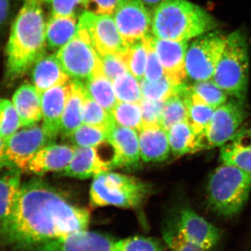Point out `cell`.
<instances>
[{
	"label": "cell",
	"mask_w": 251,
	"mask_h": 251,
	"mask_svg": "<svg viewBox=\"0 0 251 251\" xmlns=\"http://www.w3.org/2000/svg\"><path fill=\"white\" fill-rule=\"evenodd\" d=\"M251 190V174L237 167L222 163L208 181V206L216 215L233 217L245 206Z\"/></svg>",
	"instance_id": "277c9868"
},
{
	"label": "cell",
	"mask_w": 251,
	"mask_h": 251,
	"mask_svg": "<svg viewBox=\"0 0 251 251\" xmlns=\"http://www.w3.org/2000/svg\"><path fill=\"white\" fill-rule=\"evenodd\" d=\"M182 91L175 94L165 102L161 125L167 131L176 124L187 120V106Z\"/></svg>",
	"instance_id": "d590c367"
},
{
	"label": "cell",
	"mask_w": 251,
	"mask_h": 251,
	"mask_svg": "<svg viewBox=\"0 0 251 251\" xmlns=\"http://www.w3.org/2000/svg\"></svg>",
	"instance_id": "f907efd6"
},
{
	"label": "cell",
	"mask_w": 251,
	"mask_h": 251,
	"mask_svg": "<svg viewBox=\"0 0 251 251\" xmlns=\"http://www.w3.org/2000/svg\"><path fill=\"white\" fill-rule=\"evenodd\" d=\"M88 209L72 204L41 180L22 184L9 219L0 227V239L15 249H31L65 234L87 229Z\"/></svg>",
	"instance_id": "6da1fadb"
},
{
	"label": "cell",
	"mask_w": 251,
	"mask_h": 251,
	"mask_svg": "<svg viewBox=\"0 0 251 251\" xmlns=\"http://www.w3.org/2000/svg\"><path fill=\"white\" fill-rule=\"evenodd\" d=\"M122 0H86L85 11L96 15L114 14Z\"/></svg>",
	"instance_id": "f6af8a7d"
},
{
	"label": "cell",
	"mask_w": 251,
	"mask_h": 251,
	"mask_svg": "<svg viewBox=\"0 0 251 251\" xmlns=\"http://www.w3.org/2000/svg\"><path fill=\"white\" fill-rule=\"evenodd\" d=\"M245 104L232 99L214 110L201 138L204 150L222 147L232 138L247 117Z\"/></svg>",
	"instance_id": "30bf717a"
},
{
	"label": "cell",
	"mask_w": 251,
	"mask_h": 251,
	"mask_svg": "<svg viewBox=\"0 0 251 251\" xmlns=\"http://www.w3.org/2000/svg\"><path fill=\"white\" fill-rule=\"evenodd\" d=\"M21 173L18 169H8L0 175V227L12 212L21 185Z\"/></svg>",
	"instance_id": "4316f807"
},
{
	"label": "cell",
	"mask_w": 251,
	"mask_h": 251,
	"mask_svg": "<svg viewBox=\"0 0 251 251\" xmlns=\"http://www.w3.org/2000/svg\"><path fill=\"white\" fill-rule=\"evenodd\" d=\"M55 138L48 133L42 125L23 127L5 140V156L7 169L27 172L29 162L39 150Z\"/></svg>",
	"instance_id": "9c48e42d"
},
{
	"label": "cell",
	"mask_w": 251,
	"mask_h": 251,
	"mask_svg": "<svg viewBox=\"0 0 251 251\" xmlns=\"http://www.w3.org/2000/svg\"><path fill=\"white\" fill-rule=\"evenodd\" d=\"M112 85L118 101L140 103L143 100L140 81L129 72L117 77Z\"/></svg>",
	"instance_id": "d6a6232c"
},
{
	"label": "cell",
	"mask_w": 251,
	"mask_h": 251,
	"mask_svg": "<svg viewBox=\"0 0 251 251\" xmlns=\"http://www.w3.org/2000/svg\"><path fill=\"white\" fill-rule=\"evenodd\" d=\"M173 229L188 242L205 250L214 251L221 242L219 229L188 207L180 211Z\"/></svg>",
	"instance_id": "4fadbf2b"
},
{
	"label": "cell",
	"mask_w": 251,
	"mask_h": 251,
	"mask_svg": "<svg viewBox=\"0 0 251 251\" xmlns=\"http://www.w3.org/2000/svg\"><path fill=\"white\" fill-rule=\"evenodd\" d=\"M192 93L203 102L216 108L227 100V94L214 83L212 80L198 81L188 86Z\"/></svg>",
	"instance_id": "8d00e7d4"
},
{
	"label": "cell",
	"mask_w": 251,
	"mask_h": 251,
	"mask_svg": "<svg viewBox=\"0 0 251 251\" xmlns=\"http://www.w3.org/2000/svg\"><path fill=\"white\" fill-rule=\"evenodd\" d=\"M211 80L227 96L246 103L249 80V47L245 34H229Z\"/></svg>",
	"instance_id": "5b68a950"
},
{
	"label": "cell",
	"mask_w": 251,
	"mask_h": 251,
	"mask_svg": "<svg viewBox=\"0 0 251 251\" xmlns=\"http://www.w3.org/2000/svg\"><path fill=\"white\" fill-rule=\"evenodd\" d=\"M75 149L73 145L50 144L34 155L27 172L41 175L49 172L63 171L72 161Z\"/></svg>",
	"instance_id": "d6986e66"
},
{
	"label": "cell",
	"mask_w": 251,
	"mask_h": 251,
	"mask_svg": "<svg viewBox=\"0 0 251 251\" xmlns=\"http://www.w3.org/2000/svg\"><path fill=\"white\" fill-rule=\"evenodd\" d=\"M11 101L18 112L22 128L39 125L42 120L41 94L34 85L25 82L20 86Z\"/></svg>",
	"instance_id": "44dd1931"
},
{
	"label": "cell",
	"mask_w": 251,
	"mask_h": 251,
	"mask_svg": "<svg viewBox=\"0 0 251 251\" xmlns=\"http://www.w3.org/2000/svg\"><path fill=\"white\" fill-rule=\"evenodd\" d=\"M108 142L113 150L112 168H135L141 158L138 131L115 125L108 133Z\"/></svg>",
	"instance_id": "2e32d148"
},
{
	"label": "cell",
	"mask_w": 251,
	"mask_h": 251,
	"mask_svg": "<svg viewBox=\"0 0 251 251\" xmlns=\"http://www.w3.org/2000/svg\"><path fill=\"white\" fill-rule=\"evenodd\" d=\"M182 94L187 106L188 123L195 133L202 138L216 108L201 100L190 91L188 86H184Z\"/></svg>",
	"instance_id": "83f0119b"
},
{
	"label": "cell",
	"mask_w": 251,
	"mask_h": 251,
	"mask_svg": "<svg viewBox=\"0 0 251 251\" xmlns=\"http://www.w3.org/2000/svg\"><path fill=\"white\" fill-rule=\"evenodd\" d=\"M100 57L104 74L112 82L122 74L128 72L125 53L108 54Z\"/></svg>",
	"instance_id": "ab89813d"
},
{
	"label": "cell",
	"mask_w": 251,
	"mask_h": 251,
	"mask_svg": "<svg viewBox=\"0 0 251 251\" xmlns=\"http://www.w3.org/2000/svg\"><path fill=\"white\" fill-rule=\"evenodd\" d=\"M4 168H7L5 156V140L0 137V173Z\"/></svg>",
	"instance_id": "7dc6e473"
},
{
	"label": "cell",
	"mask_w": 251,
	"mask_h": 251,
	"mask_svg": "<svg viewBox=\"0 0 251 251\" xmlns=\"http://www.w3.org/2000/svg\"><path fill=\"white\" fill-rule=\"evenodd\" d=\"M115 251H166L160 241L151 237L135 236L115 242Z\"/></svg>",
	"instance_id": "f35d334b"
},
{
	"label": "cell",
	"mask_w": 251,
	"mask_h": 251,
	"mask_svg": "<svg viewBox=\"0 0 251 251\" xmlns=\"http://www.w3.org/2000/svg\"><path fill=\"white\" fill-rule=\"evenodd\" d=\"M140 156L144 161L161 162L171 153L168 131L161 125L142 126L138 130Z\"/></svg>",
	"instance_id": "ffe728a7"
},
{
	"label": "cell",
	"mask_w": 251,
	"mask_h": 251,
	"mask_svg": "<svg viewBox=\"0 0 251 251\" xmlns=\"http://www.w3.org/2000/svg\"><path fill=\"white\" fill-rule=\"evenodd\" d=\"M57 58L70 78L84 82L104 73L101 59L87 28L79 23L75 35L57 50Z\"/></svg>",
	"instance_id": "52a82bcc"
},
{
	"label": "cell",
	"mask_w": 251,
	"mask_h": 251,
	"mask_svg": "<svg viewBox=\"0 0 251 251\" xmlns=\"http://www.w3.org/2000/svg\"><path fill=\"white\" fill-rule=\"evenodd\" d=\"M220 160L251 175V128L238 130L221 147Z\"/></svg>",
	"instance_id": "7402d4cb"
},
{
	"label": "cell",
	"mask_w": 251,
	"mask_h": 251,
	"mask_svg": "<svg viewBox=\"0 0 251 251\" xmlns=\"http://www.w3.org/2000/svg\"><path fill=\"white\" fill-rule=\"evenodd\" d=\"M71 90L61 120L60 134L67 136L82 125V110L87 94L82 81L71 80Z\"/></svg>",
	"instance_id": "cb8c5ba5"
},
{
	"label": "cell",
	"mask_w": 251,
	"mask_h": 251,
	"mask_svg": "<svg viewBox=\"0 0 251 251\" xmlns=\"http://www.w3.org/2000/svg\"><path fill=\"white\" fill-rule=\"evenodd\" d=\"M64 138L75 148H98L108 142V133L97 127L83 124Z\"/></svg>",
	"instance_id": "1f68e13d"
},
{
	"label": "cell",
	"mask_w": 251,
	"mask_h": 251,
	"mask_svg": "<svg viewBox=\"0 0 251 251\" xmlns=\"http://www.w3.org/2000/svg\"><path fill=\"white\" fill-rule=\"evenodd\" d=\"M146 39L148 41V54L143 79L150 82H154L164 76L165 73L161 61L151 44V34L147 36Z\"/></svg>",
	"instance_id": "b9f144b4"
},
{
	"label": "cell",
	"mask_w": 251,
	"mask_h": 251,
	"mask_svg": "<svg viewBox=\"0 0 251 251\" xmlns=\"http://www.w3.org/2000/svg\"><path fill=\"white\" fill-rule=\"evenodd\" d=\"M86 0H50L52 15L77 16L80 9L85 11Z\"/></svg>",
	"instance_id": "ee69618b"
},
{
	"label": "cell",
	"mask_w": 251,
	"mask_h": 251,
	"mask_svg": "<svg viewBox=\"0 0 251 251\" xmlns=\"http://www.w3.org/2000/svg\"><path fill=\"white\" fill-rule=\"evenodd\" d=\"M82 123L97 127L107 133L116 125L111 113L97 103L87 92L82 110Z\"/></svg>",
	"instance_id": "f546056e"
},
{
	"label": "cell",
	"mask_w": 251,
	"mask_h": 251,
	"mask_svg": "<svg viewBox=\"0 0 251 251\" xmlns=\"http://www.w3.org/2000/svg\"><path fill=\"white\" fill-rule=\"evenodd\" d=\"M217 27L207 11L188 0H168L153 10L151 32L159 39L188 41Z\"/></svg>",
	"instance_id": "3957f363"
},
{
	"label": "cell",
	"mask_w": 251,
	"mask_h": 251,
	"mask_svg": "<svg viewBox=\"0 0 251 251\" xmlns=\"http://www.w3.org/2000/svg\"><path fill=\"white\" fill-rule=\"evenodd\" d=\"M165 102L143 99L140 105L142 110V126L161 125Z\"/></svg>",
	"instance_id": "60d3db41"
},
{
	"label": "cell",
	"mask_w": 251,
	"mask_h": 251,
	"mask_svg": "<svg viewBox=\"0 0 251 251\" xmlns=\"http://www.w3.org/2000/svg\"><path fill=\"white\" fill-rule=\"evenodd\" d=\"M148 188L139 180L115 173L94 176L90 188V201L96 206L135 208L143 202Z\"/></svg>",
	"instance_id": "8992f818"
},
{
	"label": "cell",
	"mask_w": 251,
	"mask_h": 251,
	"mask_svg": "<svg viewBox=\"0 0 251 251\" xmlns=\"http://www.w3.org/2000/svg\"><path fill=\"white\" fill-rule=\"evenodd\" d=\"M42 4L24 1L15 18L6 49V79L14 82L45 54L46 22Z\"/></svg>",
	"instance_id": "7a4b0ae2"
},
{
	"label": "cell",
	"mask_w": 251,
	"mask_h": 251,
	"mask_svg": "<svg viewBox=\"0 0 251 251\" xmlns=\"http://www.w3.org/2000/svg\"><path fill=\"white\" fill-rule=\"evenodd\" d=\"M78 21L87 28L99 55L125 53L128 49L129 44L122 37L111 15H96L85 11Z\"/></svg>",
	"instance_id": "8fae6325"
},
{
	"label": "cell",
	"mask_w": 251,
	"mask_h": 251,
	"mask_svg": "<svg viewBox=\"0 0 251 251\" xmlns=\"http://www.w3.org/2000/svg\"><path fill=\"white\" fill-rule=\"evenodd\" d=\"M227 37L210 31L196 38L188 46L186 56L187 76L195 82L211 80L226 46Z\"/></svg>",
	"instance_id": "ba28073f"
},
{
	"label": "cell",
	"mask_w": 251,
	"mask_h": 251,
	"mask_svg": "<svg viewBox=\"0 0 251 251\" xmlns=\"http://www.w3.org/2000/svg\"><path fill=\"white\" fill-rule=\"evenodd\" d=\"M33 85L40 93L70 81V77L64 72L56 53L44 54L33 66L31 73Z\"/></svg>",
	"instance_id": "603a6c76"
},
{
	"label": "cell",
	"mask_w": 251,
	"mask_h": 251,
	"mask_svg": "<svg viewBox=\"0 0 251 251\" xmlns=\"http://www.w3.org/2000/svg\"><path fill=\"white\" fill-rule=\"evenodd\" d=\"M112 17L122 37L128 44L150 34L152 14L141 0H122Z\"/></svg>",
	"instance_id": "7c38bea8"
},
{
	"label": "cell",
	"mask_w": 251,
	"mask_h": 251,
	"mask_svg": "<svg viewBox=\"0 0 251 251\" xmlns=\"http://www.w3.org/2000/svg\"><path fill=\"white\" fill-rule=\"evenodd\" d=\"M21 128V120L12 101L0 98V137L6 140Z\"/></svg>",
	"instance_id": "74e56055"
},
{
	"label": "cell",
	"mask_w": 251,
	"mask_h": 251,
	"mask_svg": "<svg viewBox=\"0 0 251 251\" xmlns=\"http://www.w3.org/2000/svg\"><path fill=\"white\" fill-rule=\"evenodd\" d=\"M112 168L111 161L103 159L96 147L76 148L72 161L62 171V175L85 179L106 173Z\"/></svg>",
	"instance_id": "ac0fdd59"
},
{
	"label": "cell",
	"mask_w": 251,
	"mask_h": 251,
	"mask_svg": "<svg viewBox=\"0 0 251 251\" xmlns=\"http://www.w3.org/2000/svg\"><path fill=\"white\" fill-rule=\"evenodd\" d=\"M79 18L77 16L51 15L46 23V42L52 50L60 49L75 35Z\"/></svg>",
	"instance_id": "d4e9b609"
},
{
	"label": "cell",
	"mask_w": 251,
	"mask_h": 251,
	"mask_svg": "<svg viewBox=\"0 0 251 251\" xmlns=\"http://www.w3.org/2000/svg\"><path fill=\"white\" fill-rule=\"evenodd\" d=\"M144 3V4L148 8L150 11H153L156 7H158L159 5L166 2L168 0H141Z\"/></svg>",
	"instance_id": "c3c4849f"
},
{
	"label": "cell",
	"mask_w": 251,
	"mask_h": 251,
	"mask_svg": "<svg viewBox=\"0 0 251 251\" xmlns=\"http://www.w3.org/2000/svg\"><path fill=\"white\" fill-rule=\"evenodd\" d=\"M148 45L146 37L142 40L129 44L125 52V58L128 72L141 81L145 75L148 59Z\"/></svg>",
	"instance_id": "836d02e7"
},
{
	"label": "cell",
	"mask_w": 251,
	"mask_h": 251,
	"mask_svg": "<svg viewBox=\"0 0 251 251\" xmlns=\"http://www.w3.org/2000/svg\"><path fill=\"white\" fill-rule=\"evenodd\" d=\"M140 85L143 99L166 102L175 94L181 92L185 83L179 85H175L168 77L164 75L154 82H150L143 79L140 81Z\"/></svg>",
	"instance_id": "4dcf8cb0"
},
{
	"label": "cell",
	"mask_w": 251,
	"mask_h": 251,
	"mask_svg": "<svg viewBox=\"0 0 251 251\" xmlns=\"http://www.w3.org/2000/svg\"><path fill=\"white\" fill-rule=\"evenodd\" d=\"M163 241L171 251H210L194 245L184 239L175 229L163 233Z\"/></svg>",
	"instance_id": "7bdbcfd3"
},
{
	"label": "cell",
	"mask_w": 251,
	"mask_h": 251,
	"mask_svg": "<svg viewBox=\"0 0 251 251\" xmlns=\"http://www.w3.org/2000/svg\"><path fill=\"white\" fill-rule=\"evenodd\" d=\"M70 82L71 80L41 93L42 126L55 139L60 134L61 120L70 94Z\"/></svg>",
	"instance_id": "e0dca14e"
},
{
	"label": "cell",
	"mask_w": 251,
	"mask_h": 251,
	"mask_svg": "<svg viewBox=\"0 0 251 251\" xmlns=\"http://www.w3.org/2000/svg\"><path fill=\"white\" fill-rule=\"evenodd\" d=\"M151 44L164 70L165 75L176 85L187 78L186 56L188 41H174L151 35Z\"/></svg>",
	"instance_id": "9a60e30c"
},
{
	"label": "cell",
	"mask_w": 251,
	"mask_h": 251,
	"mask_svg": "<svg viewBox=\"0 0 251 251\" xmlns=\"http://www.w3.org/2000/svg\"><path fill=\"white\" fill-rule=\"evenodd\" d=\"M112 238L87 229L76 231L43 243L30 251H115Z\"/></svg>",
	"instance_id": "5bb4252c"
},
{
	"label": "cell",
	"mask_w": 251,
	"mask_h": 251,
	"mask_svg": "<svg viewBox=\"0 0 251 251\" xmlns=\"http://www.w3.org/2000/svg\"><path fill=\"white\" fill-rule=\"evenodd\" d=\"M83 82L87 94L100 106L110 112L118 103L113 85L104 73L90 77Z\"/></svg>",
	"instance_id": "f1b7e54d"
},
{
	"label": "cell",
	"mask_w": 251,
	"mask_h": 251,
	"mask_svg": "<svg viewBox=\"0 0 251 251\" xmlns=\"http://www.w3.org/2000/svg\"><path fill=\"white\" fill-rule=\"evenodd\" d=\"M11 0H0V33L4 29L5 24L9 18Z\"/></svg>",
	"instance_id": "bcb514c9"
},
{
	"label": "cell",
	"mask_w": 251,
	"mask_h": 251,
	"mask_svg": "<svg viewBox=\"0 0 251 251\" xmlns=\"http://www.w3.org/2000/svg\"><path fill=\"white\" fill-rule=\"evenodd\" d=\"M50 0H24V1H33V2L39 3V4H43L46 2H50Z\"/></svg>",
	"instance_id": "681fc988"
},
{
	"label": "cell",
	"mask_w": 251,
	"mask_h": 251,
	"mask_svg": "<svg viewBox=\"0 0 251 251\" xmlns=\"http://www.w3.org/2000/svg\"><path fill=\"white\" fill-rule=\"evenodd\" d=\"M115 125L140 130L143 126L140 103L118 101L111 111Z\"/></svg>",
	"instance_id": "e575fe53"
},
{
	"label": "cell",
	"mask_w": 251,
	"mask_h": 251,
	"mask_svg": "<svg viewBox=\"0 0 251 251\" xmlns=\"http://www.w3.org/2000/svg\"><path fill=\"white\" fill-rule=\"evenodd\" d=\"M172 153L176 156L204 150L201 137L196 134L192 127L185 120L173 126L168 131Z\"/></svg>",
	"instance_id": "484cf974"
}]
</instances>
